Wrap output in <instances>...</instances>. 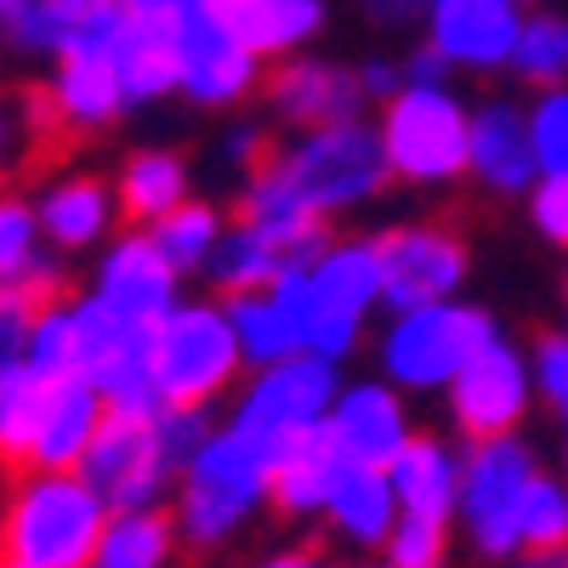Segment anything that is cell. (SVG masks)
I'll return each instance as SVG.
<instances>
[{"instance_id":"1","label":"cell","mask_w":568,"mask_h":568,"mask_svg":"<svg viewBox=\"0 0 568 568\" xmlns=\"http://www.w3.org/2000/svg\"><path fill=\"white\" fill-rule=\"evenodd\" d=\"M165 506L182 535V551H227L273 506V449L216 420L205 444L182 460Z\"/></svg>"},{"instance_id":"2","label":"cell","mask_w":568,"mask_h":568,"mask_svg":"<svg viewBox=\"0 0 568 568\" xmlns=\"http://www.w3.org/2000/svg\"><path fill=\"white\" fill-rule=\"evenodd\" d=\"M262 165L284 194L302 211H313L318 222H342V216L375 205L393 182L375 120H364V114L291 131Z\"/></svg>"},{"instance_id":"3","label":"cell","mask_w":568,"mask_h":568,"mask_svg":"<svg viewBox=\"0 0 568 568\" xmlns=\"http://www.w3.org/2000/svg\"><path fill=\"white\" fill-rule=\"evenodd\" d=\"M109 500L80 471L29 466L0 500V562L23 568H91Z\"/></svg>"},{"instance_id":"4","label":"cell","mask_w":568,"mask_h":568,"mask_svg":"<svg viewBox=\"0 0 568 568\" xmlns=\"http://www.w3.org/2000/svg\"><path fill=\"white\" fill-rule=\"evenodd\" d=\"M489 336H500V318L484 302L449 296V302L398 307L375 329V375H387L409 398H444L466 358Z\"/></svg>"},{"instance_id":"5","label":"cell","mask_w":568,"mask_h":568,"mask_svg":"<svg viewBox=\"0 0 568 568\" xmlns=\"http://www.w3.org/2000/svg\"><path fill=\"white\" fill-rule=\"evenodd\" d=\"M307 353L347 364L364 347L369 318L382 313V262H375V233H347L324 240L302 267H291Z\"/></svg>"},{"instance_id":"6","label":"cell","mask_w":568,"mask_h":568,"mask_svg":"<svg viewBox=\"0 0 568 568\" xmlns=\"http://www.w3.org/2000/svg\"><path fill=\"white\" fill-rule=\"evenodd\" d=\"M466 131H471V103L449 80L438 85L404 80L398 98L375 109L387 171L415 194H444V187L466 182Z\"/></svg>"},{"instance_id":"7","label":"cell","mask_w":568,"mask_h":568,"mask_svg":"<svg viewBox=\"0 0 568 568\" xmlns=\"http://www.w3.org/2000/svg\"><path fill=\"white\" fill-rule=\"evenodd\" d=\"M149 358H154L160 404H182V409H216L251 375L240 342H233L222 296H182L154 324Z\"/></svg>"},{"instance_id":"8","label":"cell","mask_w":568,"mask_h":568,"mask_svg":"<svg viewBox=\"0 0 568 568\" xmlns=\"http://www.w3.org/2000/svg\"><path fill=\"white\" fill-rule=\"evenodd\" d=\"M540 449L524 433L500 438H471L460 444V500H455V529L484 562H511L524 551V500L540 478Z\"/></svg>"},{"instance_id":"9","label":"cell","mask_w":568,"mask_h":568,"mask_svg":"<svg viewBox=\"0 0 568 568\" xmlns=\"http://www.w3.org/2000/svg\"><path fill=\"white\" fill-rule=\"evenodd\" d=\"M342 382H347L342 364H329L318 353H296V358L262 364V369H251L245 382H240V393H233L227 426L278 455L291 438L324 426V415H329V404H336Z\"/></svg>"},{"instance_id":"10","label":"cell","mask_w":568,"mask_h":568,"mask_svg":"<svg viewBox=\"0 0 568 568\" xmlns=\"http://www.w3.org/2000/svg\"><path fill=\"white\" fill-rule=\"evenodd\" d=\"M176 460L160 438L154 409H109L98 438H91L80 478L109 500V511H131V506H165L176 489Z\"/></svg>"},{"instance_id":"11","label":"cell","mask_w":568,"mask_h":568,"mask_svg":"<svg viewBox=\"0 0 568 568\" xmlns=\"http://www.w3.org/2000/svg\"><path fill=\"white\" fill-rule=\"evenodd\" d=\"M535 404H540V393H535L529 347H517L506 329L489 336L478 353L466 358V369L455 375L449 393H444V409H449V426L460 433V444L524 433V420H529Z\"/></svg>"},{"instance_id":"12","label":"cell","mask_w":568,"mask_h":568,"mask_svg":"<svg viewBox=\"0 0 568 568\" xmlns=\"http://www.w3.org/2000/svg\"><path fill=\"white\" fill-rule=\"evenodd\" d=\"M375 262H382V307H420V302H449L466 296L471 278V245L449 222H393L375 233Z\"/></svg>"},{"instance_id":"13","label":"cell","mask_w":568,"mask_h":568,"mask_svg":"<svg viewBox=\"0 0 568 568\" xmlns=\"http://www.w3.org/2000/svg\"><path fill=\"white\" fill-rule=\"evenodd\" d=\"M114 29H120V7L103 12L98 23L74 29V40L52 58V74H45V103H52V120L74 136H98L109 125L125 120V85L114 69Z\"/></svg>"},{"instance_id":"14","label":"cell","mask_w":568,"mask_h":568,"mask_svg":"<svg viewBox=\"0 0 568 568\" xmlns=\"http://www.w3.org/2000/svg\"><path fill=\"white\" fill-rule=\"evenodd\" d=\"M529 0H420V40L471 80H495L511 69Z\"/></svg>"},{"instance_id":"15","label":"cell","mask_w":568,"mask_h":568,"mask_svg":"<svg viewBox=\"0 0 568 568\" xmlns=\"http://www.w3.org/2000/svg\"><path fill=\"white\" fill-rule=\"evenodd\" d=\"M176 34H182V91L176 98H187L194 109L233 114L267 85V58L251 52L233 29H222L205 7H187L176 18Z\"/></svg>"},{"instance_id":"16","label":"cell","mask_w":568,"mask_h":568,"mask_svg":"<svg viewBox=\"0 0 568 568\" xmlns=\"http://www.w3.org/2000/svg\"><path fill=\"white\" fill-rule=\"evenodd\" d=\"M182 273L171 267V256L154 245L149 227H120L114 240L91 256V273H85V296H98L109 313L131 318V324H160L176 302H182Z\"/></svg>"},{"instance_id":"17","label":"cell","mask_w":568,"mask_h":568,"mask_svg":"<svg viewBox=\"0 0 568 568\" xmlns=\"http://www.w3.org/2000/svg\"><path fill=\"white\" fill-rule=\"evenodd\" d=\"M466 182L484 187L489 200H524L529 187L540 182L535 136H529V103H517V98H484V103H471Z\"/></svg>"},{"instance_id":"18","label":"cell","mask_w":568,"mask_h":568,"mask_svg":"<svg viewBox=\"0 0 568 568\" xmlns=\"http://www.w3.org/2000/svg\"><path fill=\"white\" fill-rule=\"evenodd\" d=\"M324 433L347 460L387 466L420 426L409 415V393H398L387 375H347L336 404L324 415Z\"/></svg>"},{"instance_id":"19","label":"cell","mask_w":568,"mask_h":568,"mask_svg":"<svg viewBox=\"0 0 568 568\" xmlns=\"http://www.w3.org/2000/svg\"><path fill=\"white\" fill-rule=\"evenodd\" d=\"M267 109L278 114V125L307 131V125H329V120H353L364 114V91L353 63L318 58V52H296L278 58V69L267 74Z\"/></svg>"},{"instance_id":"20","label":"cell","mask_w":568,"mask_h":568,"mask_svg":"<svg viewBox=\"0 0 568 568\" xmlns=\"http://www.w3.org/2000/svg\"><path fill=\"white\" fill-rule=\"evenodd\" d=\"M34 211H40V227L63 256H98L114 233H120V194L114 182L98 176V171H63L52 176L34 194Z\"/></svg>"},{"instance_id":"21","label":"cell","mask_w":568,"mask_h":568,"mask_svg":"<svg viewBox=\"0 0 568 568\" xmlns=\"http://www.w3.org/2000/svg\"><path fill=\"white\" fill-rule=\"evenodd\" d=\"M63 251L45 240L34 200L0 187V291L23 302H52L63 296Z\"/></svg>"},{"instance_id":"22","label":"cell","mask_w":568,"mask_h":568,"mask_svg":"<svg viewBox=\"0 0 568 568\" xmlns=\"http://www.w3.org/2000/svg\"><path fill=\"white\" fill-rule=\"evenodd\" d=\"M398 495H393V478H387V466H364V460H347L342 466V478L336 489H329V506L318 517V529L347 546V551H364L375 557L387 546L393 524H398Z\"/></svg>"},{"instance_id":"23","label":"cell","mask_w":568,"mask_h":568,"mask_svg":"<svg viewBox=\"0 0 568 568\" xmlns=\"http://www.w3.org/2000/svg\"><path fill=\"white\" fill-rule=\"evenodd\" d=\"M114 69L131 109H154L182 91V34L176 18H131L120 12L114 29Z\"/></svg>"},{"instance_id":"24","label":"cell","mask_w":568,"mask_h":568,"mask_svg":"<svg viewBox=\"0 0 568 568\" xmlns=\"http://www.w3.org/2000/svg\"><path fill=\"white\" fill-rule=\"evenodd\" d=\"M200 7L273 63L307 52L329 23V0H200Z\"/></svg>"},{"instance_id":"25","label":"cell","mask_w":568,"mask_h":568,"mask_svg":"<svg viewBox=\"0 0 568 568\" xmlns=\"http://www.w3.org/2000/svg\"><path fill=\"white\" fill-rule=\"evenodd\" d=\"M387 478L398 495L404 517H426V524H449L455 529V500H460V444L444 433H415L393 460Z\"/></svg>"},{"instance_id":"26","label":"cell","mask_w":568,"mask_h":568,"mask_svg":"<svg viewBox=\"0 0 568 568\" xmlns=\"http://www.w3.org/2000/svg\"><path fill=\"white\" fill-rule=\"evenodd\" d=\"M227 324H233V342L245 353V369L278 364V358H296L307 353V329H302V302H296V284L284 273L267 291H245V296H222Z\"/></svg>"},{"instance_id":"27","label":"cell","mask_w":568,"mask_h":568,"mask_svg":"<svg viewBox=\"0 0 568 568\" xmlns=\"http://www.w3.org/2000/svg\"><path fill=\"white\" fill-rule=\"evenodd\" d=\"M347 455L329 444L324 426L291 438L278 455H273V511L284 524H318L324 506H329V489H336Z\"/></svg>"},{"instance_id":"28","label":"cell","mask_w":568,"mask_h":568,"mask_svg":"<svg viewBox=\"0 0 568 568\" xmlns=\"http://www.w3.org/2000/svg\"><path fill=\"white\" fill-rule=\"evenodd\" d=\"M109 404L103 393L85 382V375H69V382H52V404H45L40 438H34V460L40 471H80L91 438H98Z\"/></svg>"},{"instance_id":"29","label":"cell","mask_w":568,"mask_h":568,"mask_svg":"<svg viewBox=\"0 0 568 568\" xmlns=\"http://www.w3.org/2000/svg\"><path fill=\"white\" fill-rule=\"evenodd\" d=\"M114 194L131 227H154L182 200H194V171H187L176 149H131L114 171Z\"/></svg>"},{"instance_id":"30","label":"cell","mask_w":568,"mask_h":568,"mask_svg":"<svg viewBox=\"0 0 568 568\" xmlns=\"http://www.w3.org/2000/svg\"><path fill=\"white\" fill-rule=\"evenodd\" d=\"M176 551L182 535L171 524V506H131V511H109L91 568H176Z\"/></svg>"},{"instance_id":"31","label":"cell","mask_w":568,"mask_h":568,"mask_svg":"<svg viewBox=\"0 0 568 568\" xmlns=\"http://www.w3.org/2000/svg\"><path fill=\"white\" fill-rule=\"evenodd\" d=\"M240 222H251L256 233H267V240L278 251H291L296 262H307L324 240H329V222H318L313 211H302L284 187L267 176V165H256L240 187Z\"/></svg>"},{"instance_id":"32","label":"cell","mask_w":568,"mask_h":568,"mask_svg":"<svg viewBox=\"0 0 568 568\" xmlns=\"http://www.w3.org/2000/svg\"><path fill=\"white\" fill-rule=\"evenodd\" d=\"M291 267H302V262L291 251H278L267 233H256L251 222H227L205 278H211L216 296H245V291H267V284H278Z\"/></svg>"},{"instance_id":"33","label":"cell","mask_w":568,"mask_h":568,"mask_svg":"<svg viewBox=\"0 0 568 568\" xmlns=\"http://www.w3.org/2000/svg\"><path fill=\"white\" fill-rule=\"evenodd\" d=\"M154 245L171 256V267L182 278H205L216 245H222V233H227V216L211 205V200H182L171 216H160L154 227Z\"/></svg>"},{"instance_id":"34","label":"cell","mask_w":568,"mask_h":568,"mask_svg":"<svg viewBox=\"0 0 568 568\" xmlns=\"http://www.w3.org/2000/svg\"><path fill=\"white\" fill-rule=\"evenodd\" d=\"M45 404H52V382L29 364H18L7 382H0V466H29L34 460Z\"/></svg>"},{"instance_id":"35","label":"cell","mask_w":568,"mask_h":568,"mask_svg":"<svg viewBox=\"0 0 568 568\" xmlns=\"http://www.w3.org/2000/svg\"><path fill=\"white\" fill-rule=\"evenodd\" d=\"M23 364L40 369L45 382H69V375H80V313H74V296L34 302Z\"/></svg>"},{"instance_id":"36","label":"cell","mask_w":568,"mask_h":568,"mask_svg":"<svg viewBox=\"0 0 568 568\" xmlns=\"http://www.w3.org/2000/svg\"><path fill=\"white\" fill-rule=\"evenodd\" d=\"M506 74H517V80L535 85V91L568 85V18L562 12H546V7H529Z\"/></svg>"},{"instance_id":"37","label":"cell","mask_w":568,"mask_h":568,"mask_svg":"<svg viewBox=\"0 0 568 568\" xmlns=\"http://www.w3.org/2000/svg\"><path fill=\"white\" fill-rule=\"evenodd\" d=\"M551 546H568V471L557 478L540 466L524 500V551H551Z\"/></svg>"},{"instance_id":"38","label":"cell","mask_w":568,"mask_h":568,"mask_svg":"<svg viewBox=\"0 0 568 568\" xmlns=\"http://www.w3.org/2000/svg\"><path fill=\"white\" fill-rule=\"evenodd\" d=\"M45 125H58L52 120V103H45V91H40V98H7V91H0V182H7L29 160L34 136Z\"/></svg>"},{"instance_id":"39","label":"cell","mask_w":568,"mask_h":568,"mask_svg":"<svg viewBox=\"0 0 568 568\" xmlns=\"http://www.w3.org/2000/svg\"><path fill=\"white\" fill-rule=\"evenodd\" d=\"M529 136H535L540 176L568 171V85H546L529 98Z\"/></svg>"},{"instance_id":"40","label":"cell","mask_w":568,"mask_h":568,"mask_svg":"<svg viewBox=\"0 0 568 568\" xmlns=\"http://www.w3.org/2000/svg\"><path fill=\"white\" fill-rule=\"evenodd\" d=\"M382 557L393 568H449V524H426V517H398Z\"/></svg>"},{"instance_id":"41","label":"cell","mask_w":568,"mask_h":568,"mask_svg":"<svg viewBox=\"0 0 568 568\" xmlns=\"http://www.w3.org/2000/svg\"><path fill=\"white\" fill-rule=\"evenodd\" d=\"M529 369H535V393L546 409H568V329H540L529 342Z\"/></svg>"},{"instance_id":"42","label":"cell","mask_w":568,"mask_h":568,"mask_svg":"<svg viewBox=\"0 0 568 568\" xmlns=\"http://www.w3.org/2000/svg\"><path fill=\"white\" fill-rule=\"evenodd\" d=\"M524 211H529V227L540 233L551 251H568V171L540 176L524 194Z\"/></svg>"},{"instance_id":"43","label":"cell","mask_w":568,"mask_h":568,"mask_svg":"<svg viewBox=\"0 0 568 568\" xmlns=\"http://www.w3.org/2000/svg\"><path fill=\"white\" fill-rule=\"evenodd\" d=\"M216 154L233 165V171H256L267 154H273V136H267V125L262 120H245V114H233V125L216 136Z\"/></svg>"},{"instance_id":"44","label":"cell","mask_w":568,"mask_h":568,"mask_svg":"<svg viewBox=\"0 0 568 568\" xmlns=\"http://www.w3.org/2000/svg\"><path fill=\"white\" fill-rule=\"evenodd\" d=\"M29 313H34V302L0 291V382H7L29 353Z\"/></svg>"},{"instance_id":"45","label":"cell","mask_w":568,"mask_h":568,"mask_svg":"<svg viewBox=\"0 0 568 568\" xmlns=\"http://www.w3.org/2000/svg\"><path fill=\"white\" fill-rule=\"evenodd\" d=\"M353 74H358L364 103H375V109H382L387 98H398V91H404V58H358V63H353Z\"/></svg>"},{"instance_id":"46","label":"cell","mask_w":568,"mask_h":568,"mask_svg":"<svg viewBox=\"0 0 568 568\" xmlns=\"http://www.w3.org/2000/svg\"><path fill=\"white\" fill-rule=\"evenodd\" d=\"M245 568H324V557L313 546H302V540H278V546L256 551Z\"/></svg>"},{"instance_id":"47","label":"cell","mask_w":568,"mask_h":568,"mask_svg":"<svg viewBox=\"0 0 568 568\" xmlns=\"http://www.w3.org/2000/svg\"><path fill=\"white\" fill-rule=\"evenodd\" d=\"M449 74H455V69H449V63H444V58H438V52H433V45H426V40H420L415 52L404 58V80H420V85H438V80H449Z\"/></svg>"},{"instance_id":"48","label":"cell","mask_w":568,"mask_h":568,"mask_svg":"<svg viewBox=\"0 0 568 568\" xmlns=\"http://www.w3.org/2000/svg\"><path fill=\"white\" fill-rule=\"evenodd\" d=\"M187 7H200V0H120V12L131 18H182Z\"/></svg>"},{"instance_id":"49","label":"cell","mask_w":568,"mask_h":568,"mask_svg":"<svg viewBox=\"0 0 568 568\" xmlns=\"http://www.w3.org/2000/svg\"><path fill=\"white\" fill-rule=\"evenodd\" d=\"M364 7L382 18V29H398V23H415L420 18V0H364Z\"/></svg>"},{"instance_id":"50","label":"cell","mask_w":568,"mask_h":568,"mask_svg":"<svg viewBox=\"0 0 568 568\" xmlns=\"http://www.w3.org/2000/svg\"><path fill=\"white\" fill-rule=\"evenodd\" d=\"M506 568H568V546H551V551H517Z\"/></svg>"},{"instance_id":"51","label":"cell","mask_w":568,"mask_h":568,"mask_svg":"<svg viewBox=\"0 0 568 568\" xmlns=\"http://www.w3.org/2000/svg\"><path fill=\"white\" fill-rule=\"evenodd\" d=\"M324 568H393V562H387L382 551H375V557H364V551H347L342 562H324Z\"/></svg>"},{"instance_id":"52","label":"cell","mask_w":568,"mask_h":568,"mask_svg":"<svg viewBox=\"0 0 568 568\" xmlns=\"http://www.w3.org/2000/svg\"><path fill=\"white\" fill-rule=\"evenodd\" d=\"M557 302H562V329H568V267H562V291H557Z\"/></svg>"},{"instance_id":"53","label":"cell","mask_w":568,"mask_h":568,"mask_svg":"<svg viewBox=\"0 0 568 568\" xmlns=\"http://www.w3.org/2000/svg\"><path fill=\"white\" fill-rule=\"evenodd\" d=\"M562 460H568V409H562Z\"/></svg>"},{"instance_id":"54","label":"cell","mask_w":568,"mask_h":568,"mask_svg":"<svg viewBox=\"0 0 568 568\" xmlns=\"http://www.w3.org/2000/svg\"><path fill=\"white\" fill-rule=\"evenodd\" d=\"M0 568H23V562H0Z\"/></svg>"},{"instance_id":"55","label":"cell","mask_w":568,"mask_h":568,"mask_svg":"<svg viewBox=\"0 0 568 568\" xmlns=\"http://www.w3.org/2000/svg\"><path fill=\"white\" fill-rule=\"evenodd\" d=\"M529 7H540V0H529Z\"/></svg>"}]
</instances>
